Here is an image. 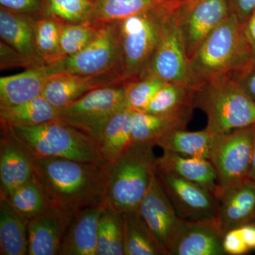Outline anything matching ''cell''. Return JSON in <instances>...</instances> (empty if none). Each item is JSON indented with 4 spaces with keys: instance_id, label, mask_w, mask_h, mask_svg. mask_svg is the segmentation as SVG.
<instances>
[{
    "instance_id": "d6986e66",
    "label": "cell",
    "mask_w": 255,
    "mask_h": 255,
    "mask_svg": "<svg viewBox=\"0 0 255 255\" xmlns=\"http://www.w3.org/2000/svg\"><path fill=\"white\" fill-rule=\"evenodd\" d=\"M33 177V158L1 127L0 182L1 195H7Z\"/></svg>"
},
{
    "instance_id": "74e56055",
    "label": "cell",
    "mask_w": 255,
    "mask_h": 255,
    "mask_svg": "<svg viewBox=\"0 0 255 255\" xmlns=\"http://www.w3.org/2000/svg\"><path fill=\"white\" fill-rule=\"evenodd\" d=\"M0 4L4 9L31 16L45 8V0H0Z\"/></svg>"
},
{
    "instance_id": "60d3db41",
    "label": "cell",
    "mask_w": 255,
    "mask_h": 255,
    "mask_svg": "<svg viewBox=\"0 0 255 255\" xmlns=\"http://www.w3.org/2000/svg\"><path fill=\"white\" fill-rule=\"evenodd\" d=\"M231 14L243 24L255 9V0H228Z\"/></svg>"
},
{
    "instance_id": "8d00e7d4",
    "label": "cell",
    "mask_w": 255,
    "mask_h": 255,
    "mask_svg": "<svg viewBox=\"0 0 255 255\" xmlns=\"http://www.w3.org/2000/svg\"><path fill=\"white\" fill-rule=\"evenodd\" d=\"M39 62L26 58L7 44L1 41V69L10 67H25L26 69L42 65Z\"/></svg>"
},
{
    "instance_id": "f1b7e54d",
    "label": "cell",
    "mask_w": 255,
    "mask_h": 255,
    "mask_svg": "<svg viewBox=\"0 0 255 255\" xmlns=\"http://www.w3.org/2000/svg\"><path fill=\"white\" fill-rule=\"evenodd\" d=\"M122 214L124 255H164L136 211Z\"/></svg>"
},
{
    "instance_id": "83f0119b",
    "label": "cell",
    "mask_w": 255,
    "mask_h": 255,
    "mask_svg": "<svg viewBox=\"0 0 255 255\" xmlns=\"http://www.w3.org/2000/svg\"><path fill=\"white\" fill-rule=\"evenodd\" d=\"M97 255H124L123 216L106 202L99 221Z\"/></svg>"
},
{
    "instance_id": "8fae6325",
    "label": "cell",
    "mask_w": 255,
    "mask_h": 255,
    "mask_svg": "<svg viewBox=\"0 0 255 255\" xmlns=\"http://www.w3.org/2000/svg\"><path fill=\"white\" fill-rule=\"evenodd\" d=\"M136 212L164 255H169L185 221L178 216L157 174L137 206Z\"/></svg>"
},
{
    "instance_id": "5b68a950",
    "label": "cell",
    "mask_w": 255,
    "mask_h": 255,
    "mask_svg": "<svg viewBox=\"0 0 255 255\" xmlns=\"http://www.w3.org/2000/svg\"><path fill=\"white\" fill-rule=\"evenodd\" d=\"M181 0H168L119 21L121 70L127 82L137 80L158 45L164 23Z\"/></svg>"
},
{
    "instance_id": "8992f818",
    "label": "cell",
    "mask_w": 255,
    "mask_h": 255,
    "mask_svg": "<svg viewBox=\"0 0 255 255\" xmlns=\"http://www.w3.org/2000/svg\"><path fill=\"white\" fill-rule=\"evenodd\" d=\"M194 107L206 114V128L214 135L255 125V102L233 75L203 83L196 90Z\"/></svg>"
},
{
    "instance_id": "4316f807",
    "label": "cell",
    "mask_w": 255,
    "mask_h": 255,
    "mask_svg": "<svg viewBox=\"0 0 255 255\" xmlns=\"http://www.w3.org/2000/svg\"><path fill=\"white\" fill-rule=\"evenodd\" d=\"M61 110L43 95L21 105L0 107L1 124L7 126H36L59 119Z\"/></svg>"
},
{
    "instance_id": "9a60e30c",
    "label": "cell",
    "mask_w": 255,
    "mask_h": 255,
    "mask_svg": "<svg viewBox=\"0 0 255 255\" xmlns=\"http://www.w3.org/2000/svg\"><path fill=\"white\" fill-rule=\"evenodd\" d=\"M71 217L49 206L28 222V255H58Z\"/></svg>"
},
{
    "instance_id": "277c9868",
    "label": "cell",
    "mask_w": 255,
    "mask_h": 255,
    "mask_svg": "<svg viewBox=\"0 0 255 255\" xmlns=\"http://www.w3.org/2000/svg\"><path fill=\"white\" fill-rule=\"evenodd\" d=\"M152 142H133L117 160L107 164L105 202L121 214L135 212L157 170Z\"/></svg>"
},
{
    "instance_id": "7c38bea8",
    "label": "cell",
    "mask_w": 255,
    "mask_h": 255,
    "mask_svg": "<svg viewBox=\"0 0 255 255\" xmlns=\"http://www.w3.org/2000/svg\"><path fill=\"white\" fill-rule=\"evenodd\" d=\"M230 14L228 0H181L175 15L189 60Z\"/></svg>"
},
{
    "instance_id": "d6a6232c",
    "label": "cell",
    "mask_w": 255,
    "mask_h": 255,
    "mask_svg": "<svg viewBox=\"0 0 255 255\" xmlns=\"http://www.w3.org/2000/svg\"><path fill=\"white\" fill-rule=\"evenodd\" d=\"M1 196H4L11 207L27 221L41 214L49 206L34 177L7 195Z\"/></svg>"
},
{
    "instance_id": "ba28073f",
    "label": "cell",
    "mask_w": 255,
    "mask_h": 255,
    "mask_svg": "<svg viewBox=\"0 0 255 255\" xmlns=\"http://www.w3.org/2000/svg\"><path fill=\"white\" fill-rule=\"evenodd\" d=\"M128 83L100 87L87 92L63 109L60 119L97 140L111 118L127 109L125 95Z\"/></svg>"
},
{
    "instance_id": "ffe728a7",
    "label": "cell",
    "mask_w": 255,
    "mask_h": 255,
    "mask_svg": "<svg viewBox=\"0 0 255 255\" xmlns=\"http://www.w3.org/2000/svg\"><path fill=\"white\" fill-rule=\"evenodd\" d=\"M105 204L85 208L72 216L58 255H97L99 221Z\"/></svg>"
},
{
    "instance_id": "e575fe53",
    "label": "cell",
    "mask_w": 255,
    "mask_h": 255,
    "mask_svg": "<svg viewBox=\"0 0 255 255\" xmlns=\"http://www.w3.org/2000/svg\"><path fill=\"white\" fill-rule=\"evenodd\" d=\"M93 6L89 0H45L46 16L66 23L90 21Z\"/></svg>"
},
{
    "instance_id": "ee69618b",
    "label": "cell",
    "mask_w": 255,
    "mask_h": 255,
    "mask_svg": "<svg viewBox=\"0 0 255 255\" xmlns=\"http://www.w3.org/2000/svg\"><path fill=\"white\" fill-rule=\"evenodd\" d=\"M250 180L255 182V134L254 146H253V156H252V162L251 166V170L249 174Z\"/></svg>"
},
{
    "instance_id": "52a82bcc",
    "label": "cell",
    "mask_w": 255,
    "mask_h": 255,
    "mask_svg": "<svg viewBox=\"0 0 255 255\" xmlns=\"http://www.w3.org/2000/svg\"><path fill=\"white\" fill-rule=\"evenodd\" d=\"M255 134L253 125L215 137L209 160L217 175V194L249 179Z\"/></svg>"
},
{
    "instance_id": "5bb4252c",
    "label": "cell",
    "mask_w": 255,
    "mask_h": 255,
    "mask_svg": "<svg viewBox=\"0 0 255 255\" xmlns=\"http://www.w3.org/2000/svg\"><path fill=\"white\" fill-rule=\"evenodd\" d=\"M127 82L120 70L95 75L57 74L47 82L42 95L52 105L62 110L92 90Z\"/></svg>"
},
{
    "instance_id": "cb8c5ba5",
    "label": "cell",
    "mask_w": 255,
    "mask_h": 255,
    "mask_svg": "<svg viewBox=\"0 0 255 255\" xmlns=\"http://www.w3.org/2000/svg\"><path fill=\"white\" fill-rule=\"evenodd\" d=\"M132 124V111L124 109L112 117L101 130L97 142L105 163L117 160L133 143Z\"/></svg>"
},
{
    "instance_id": "836d02e7",
    "label": "cell",
    "mask_w": 255,
    "mask_h": 255,
    "mask_svg": "<svg viewBox=\"0 0 255 255\" xmlns=\"http://www.w3.org/2000/svg\"><path fill=\"white\" fill-rule=\"evenodd\" d=\"M100 23L90 21L62 23L60 38V60L83 49L95 37Z\"/></svg>"
},
{
    "instance_id": "f35d334b",
    "label": "cell",
    "mask_w": 255,
    "mask_h": 255,
    "mask_svg": "<svg viewBox=\"0 0 255 255\" xmlns=\"http://www.w3.org/2000/svg\"><path fill=\"white\" fill-rule=\"evenodd\" d=\"M223 250L226 255H241L250 251L243 240L240 228L228 231L225 234L223 241Z\"/></svg>"
},
{
    "instance_id": "d4e9b609",
    "label": "cell",
    "mask_w": 255,
    "mask_h": 255,
    "mask_svg": "<svg viewBox=\"0 0 255 255\" xmlns=\"http://www.w3.org/2000/svg\"><path fill=\"white\" fill-rule=\"evenodd\" d=\"M28 222L0 195V255H28Z\"/></svg>"
},
{
    "instance_id": "e0dca14e",
    "label": "cell",
    "mask_w": 255,
    "mask_h": 255,
    "mask_svg": "<svg viewBox=\"0 0 255 255\" xmlns=\"http://www.w3.org/2000/svg\"><path fill=\"white\" fill-rule=\"evenodd\" d=\"M225 234L217 219L185 221L169 255H225Z\"/></svg>"
},
{
    "instance_id": "4fadbf2b",
    "label": "cell",
    "mask_w": 255,
    "mask_h": 255,
    "mask_svg": "<svg viewBox=\"0 0 255 255\" xmlns=\"http://www.w3.org/2000/svg\"><path fill=\"white\" fill-rule=\"evenodd\" d=\"M156 174L179 218L187 221L217 219L219 201L206 188L157 169Z\"/></svg>"
},
{
    "instance_id": "603a6c76",
    "label": "cell",
    "mask_w": 255,
    "mask_h": 255,
    "mask_svg": "<svg viewBox=\"0 0 255 255\" xmlns=\"http://www.w3.org/2000/svg\"><path fill=\"white\" fill-rule=\"evenodd\" d=\"M31 15L0 9V36L1 41L26 58L44 63L38 56L35 44V23ZM45 64V63H44Z\"/></svg>"
},
{
    "instance_id": "3957f363",
    "label": "cell",
    "mask_w": 255,
    "mask_h": 255,
    "mask_svg": "<svg viewBox=\"0 0 255 255\" xmlns=\"http://www.w3.org/2000/svg\"><path fill=\"white\" fill-rule=\"evenodd\" d=\"M253 61L243 24L233 14L206 37L189 60L198 88L212 79L239 73Z\"/></svg>"
},
{
    "instance_id": "7402d4cb",
    "label": "cell",
    "mask_w": 255,
    "mask_h": 255,
    "mask_svg": "<svg viewBox=\"0 0 255 255\" xmlns=\"http://www.w3.org/2000/svg\"><path fill=\"white\" fill-rule=\"evenodd\" d=\"M157 169L199 184L215 196L219 191L216 170L209 159L164 152L157 157Z\"/></svg>"
},
{
    "instance_id": "7bdbcfd3",
    "label": "cell",
    "mask_w": 255,
    "mask_h": 255,
    "mask_svg": "<svg viewBox=\"0 0 255 255\" xmlns=\"http://www.w3.org/2000/svg\"><path fill=\"white\" fill-rule=\"evenodd\" d=\"M239 228L243 240L250 251L255 250V225L249 223Z\"/></svg>"
},
{
    "instance_id": "f546056e",
    "label": "cell",
    "mask_w": 255,
    "mask_h": 255,
    "mask_svg": "<svg viewBox=\"0 0 255 255\" xmlns=\"http://www.w3.org/2000/svg\"><path fill=\"white\" fill-rule=\"evenodd\" d=\"M168 0H95L90 21L96 23L119 22Z\"/></svg>"
},
{
    "instance_id": "7a4b0ae2",
    "label": "cell",
    "mask_w": 255,
    "mask_h": 255,
    "mask_svg": "<svg viewBox=\"0 0 255 255\" xmlns=\"http://www.w3.org/2000/svg\"><path fill=\"white\" fill-rule=\"evenodd\" d=\"M1 125L32 158L58 157L105 163L97 140L61 119L36 126Z\"/></svg>"
},
{
    "instance_id": "b9f144b4",
    "label": "cell",
    "mask_w": 255,
    "mask_h": 255,
    "mask_svg": "<svg viewBox=\"0 0 255 255\" xmlns=\"http://www.w3.org/2000/svg\"><path fill=\"white\" fill-rule=\"evenodd\" d=\"M243 26L253 52V59L255 61V9L245 21Z\"/></svg>"
},
{
    "instance_id": "44dd1931",
    "label": "cell",
    "mask_w": 255,
    "mask_h": 255,
    "mask_svg": "<svg viewBox=\"0 0 255 255\" xmlns=\"http://www.w3.org/2000/svg\"><path fill=\"white\" fill-rule=\"evenodd\" d=\"M194 107L172 113L154 114L132 111V137L133 142H152L168 132L185 129L192 117Z\"/></svg>"
},
{
    "instance_id": "d590c367",
    "label": "cell",
    "mask_w": 255,
    "mask_h": 255,
    "mask_svg": "<svg viewBox=\"0 0 255 255\" xmlns=\"http://www.w3.org/2000/svg\"><path fill=\"white\" fill-rule=\"evenodd\" d=\"M166 83L153 77L139 78L128 82L126 89V107L134 112H142Z\"/></svg>"
},
{
    "instance_id": "484cf974",
    "label": "cell",
    "mask_w": 255,
    "mask_h": 255,
    "mask_svg": "<svg viewBox=\"0 0 255 255\" xmlns=\"http://www.w3.org/2000/svg\"><path fill=\"white\" fill-rule=\"evenodd\" d=\"M216 135L206 128L199 131L178 129L160 137L155 142V145L164 152L209 159Z\"/></svg>"
},
{
    "instance_id": "ac0fdd59",
    "label": "cell",
    "mask_w": 255,
    "mask_h": 255,
    "mask_svg": "<svg viewBox=\"0 0 255 255\" xmlns=\"http://www.w3.org/2000/svg\"><path fill=\"white\" fill-rule=\"evenodd\" d=\"M217 221L225 233L255 220V182L248 180L216 195Z\"/></svg>"
},
{
    "instance_id": "f6af8a7d",
    "label": "cell",
    "mask_w": 255,
    "mask_h": 255,
    "mask_svg": "<svg viewBox=\"0 0 255 255\" xmlns=\"http://www.w3.org/2000/svg\"><path fill=\"white\" fill-rule=\"evenodd\" d=\"M89 1H91L92 4H94V3H95V0H89Z\"/></svg>"
},
{
    "instance_id": "9c48e42d",
    "label": "cell",
    "mask_w": 255,
    "mask_h": 255,
    "mask_svg": "<svg viewBox=\"0 0 255 255\" xmlns=\"http://www.w3.org/2000/svg\"><path fill=\"white\" fill-rule=\"evenodd\" d=\"M175 9L164 23L155 53L139 78L153 77L196 90L198 85L191 73Z\"/></svg>"
},
{
    "instance_id": "ab89813d",
    "label": "cell",
    "mask_w": 255,
    "mask_h": 255,
    "mask_svg": "<svg viewBox=\"0 0 255 255\" xmlns=\"http://www.w3.org/2000/svg\"><path fill=\"white\" fill-rule=\"evenodd\" d=\"M233 76L247 95L255 102V61L239 73L234 74Z\"/></svg>"
},
{
    "instance_id": "2e32d148",
    "label": "cell",
    "mask_w": 255,
    "mask_h": 255,
    "mask_svg": "<svg viewBox=\"0 0 255 255\" xmlns=\"http://www.w3.org/2000/svg\"><path fill=\"white\" fill-rule=\"evenodd\" d=\"M57 75L54 65L42 64L22 73L0 78V107L21 105L42 95L47 82Z\"/></svg>"
},
{
    "instance_id": "6da1fadb",
    "label": "cell",
    "mask_w": 255,
    "mask_h": 255,
    "mask_svg": "<svg viewBox=\"0 0 255 255\" xmlns=\"http://www.w3.org/2000/svg\"><path fill=\"white\" fill-rule=\"evenodd\" d=\"M33 177L51 207L72 218L85 208L105 204L107 163L58 157L33 158Z\"/></svg>"
},
{
    "instance_id": "30bf717a",
    "label": "cell",
    "mask_w": 255,
    "mask_h": 255,
    "mask_svg": "<svg viewBox=\"0 0 255 255\" xmlns=\"http://www.w3.org/2000/svg\"><path fill=\"white\" fill-rule=\"evenodd\" d=\"M121 53L118 22L100 23L95 37L83 49L53 64L57 74L99 75L121 70Z\"/></svg>"
},
{
    "instance_id": "4dcf8cb0",
    "label": "cell",
    "mask_w": 255,
    "mask_h": 255,
    "mask_svg": "<svg viewBox=\"0 0 255 255\" xmlns=\"http://www.w3.org/2000/svg\"><path fill=\"white\" fill-rule=\"evenodd\" d=\"M195 92L196 90L191 87L167 82L142 112L164 114L177 112L187 107H194Z\"/></svg>"
},
{
    "instance_id": "1f68e13d",
    "label": "cell",
    "mask_w": 255,
    "mask_h": 255,
    "mask_svg": "<svg viewBox=\"0 0 255 255\" xmlns=\"http://www.w3.org/2000/svg\"><path fill=\"white\" fill-rule=\"evenodd\" d=\"M63 21L46 16L35 23V44L38 56L45 64L60 60V31Z\"/></svg>"
}]
</instances>
